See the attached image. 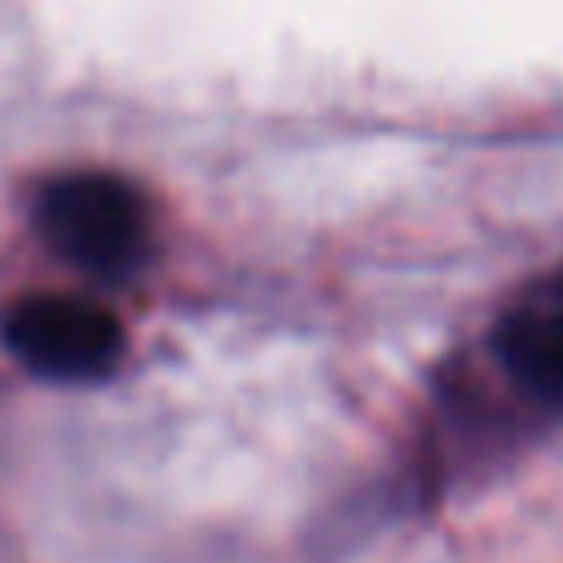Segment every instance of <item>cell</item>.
I'll return each instance as SVG.
<instances>
[{"label":"cell","instance_id":"1","mask_svg":"<svg viewBox=\"0 0 563 563\" xmlns=\"http://www.w3.org/2000/svg\"><path fill=\"white\" fill-rule=\"evenodd\" d=\"M35 224L57 255L101 282L128 277L145 255V202L114 172H62L44 180Z\"/></svg>","mask_w":563,"mask_h":563},{"label":"cell","instance_id":"2","mask_svg":"<svg viewBox=\"0 0 563 563\" xmlns=\"http://www.w3.org/2000/svg\"><path fill=\"white\" fill-rule=\"evenodd\" d=\"M0 339L31 374L53 383L110 378L123 356L119 317L84 295H26L0 317Z\"/></svg>","mask_w":563,"mask_h":563},{"label":"cell","instance_id":"3","mask_svg":"<svg viewBox=\"0 0 563 563\" xmlns=\"http://www.w3.org/2000/svg\"><path fill=\"white\" fill-rule=\"evenodd\" d=\"M493 347L519 387L545 405H563V312L515 308L497 321Z\"/></svg>","mask_w":563,"mask_h":563}]
</instances>
